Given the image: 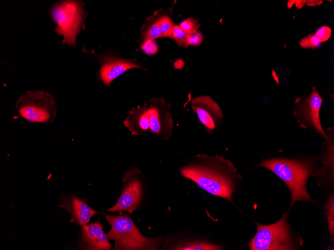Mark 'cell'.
<instances>
[{"label":"cell","instance_id":"1","mask_svg":"<svg viewBox=\"0 0 334 250\" xmlns=\"http://www.w3.org/2000/svg\"><path fill=\"white\" fill-rule=\"evenodd\" d=\"M196 158L195 162L181 169L182 176L209 193L232 202L236 183L242 178L232 163L218 155L200 154Z\"/></svg>","mask_w":334,"mask_h":250},{"label":"cell","instance_id":"2","mask_svg":"<svg viewBox=\"0 0 334 250\" xmlns=\"http://www.w3.org/2000/svg\"><path fill=\"white\" fill-rule=\"evenodd\" d=\"M316 160V158H270L262 160L256 167L270 170L286 183L291 194V209L297 201L312 202L306 183L310 176L314 174V164Z\"/></svg>","mask_w":334,"mask_h":250},{"label":"cell","instance_id":"3","mask_svg":"<svg viewBox=\"0 0 334 250\" xmlns=\"http://www.w3.org/2000/svg\"><path fill=\"white\" fill-rule=\"evenodd\" d=\"M84 6L82 1L74 0H60L52 5L50 16L56 25V33L63 37L62 44L76 46L77 35L82 29H85L84 20L88 13Z\"/></svg>","mask_w":334,"mask_h":250},{"label":"cell","instance_id":"4","mask_svg":"<svg viewBox=\"0 0 334 250\" xmlns=\"http://www.w3.org/2000/svg\"><path fill=\"white\" fill-rule=\"evenodd\" d=\"M106 219L111 229L107 234L108 240L115 241L114 250H155L160 241L143 236L126 215H106Z\"/></svg>","mask_w":334,"mask_h":250},{"label":"cell","instance_id":"5","mask_svg":"<svg viewBox=\"0 0 334 250\" xmlns=\"http://www.w3.org/2000/svg\"><path fill=\"white\" fill-rule=\"evenodd\" d=\"M18 114L32 123H46L56 117L57 106L54 98L44 90H29L22 94L15 103Z\"/></svg>","mask_w":334,"mask_h":250},{"label":"cell","instance_id":"6","mask_svg":"<svg viewBox=\"0 0 334 250\" xmlns=\"http://www.w3.org/2000/svg\"><path fill=\"white\" fill-rule=\"evenodd\" d=\"M287 214L276 223L270 225L256 224L258 230L249 243L252 250H295L296 245L286 221Z\"/></svg>","mask_w":334,"mask_h":250},{"label":"cell","instance_id":"7","mask_svg":"<svg viewBox=\"0 0 334 250\" xmlns=\"http://www.w3.org/2000/svg\"><path fill=\"white\" fill-rule=\"evenodd\" d=\"M322 102V98L314 86L310 93L296 99L293 114L301 128L313 130L325 138L326 135L322 128L320 116Z\"/></svg>","mask_w":334,"mask_h":250},{"label":"cell","instance_id":"8","mask_svg":"<svg viewBox=\"0 0 334 250\" xmlns=\"http://www.w3.org/2000/svg\"><path fill=\"white\" fill-rule=\"evenodd\" d=\"M144 104L150 122L149 130L160 138L170 139L174 128L172 105L162 98H152Z\"/></svg>","mask_w":334,"mask_h":250},{"label":"cell","instance_id":"9","mask_svg":"<svg viewBox=\"0 0 334 250\" xmlns=\"http://www.w3.org/2000/svg\"><path fill=\"white\" fill-rule=\"evenodd\" d=\"M190 103L192 110L208 134L220 129L224 122L222 111L210 96H198L193 98Z\"/></svg>","mask_w":334,"mask_h":250},{"label":"cell","instance_id":"10","mask_svg":"<svg viewBox=\"0 0 334 250\" xmlns=\"http://www.w3.org/2000/svg\"><path fill=\"white\" fill-rule=\"evenodd\" d=\"M96 55L100 64V78L108 87L114 80L126 70L134 68H142L132 61L118 58L110 53Z\"/></svg>","mask_w":334,"mask_h":250},{"label":"cell","instance_id":"11","mask_svg":"<svg viewBox=\"0 0 334 250\" xmlns=\"http://www.w3.org/2000/svg\"><path fill=\"white\" fill-rule=\"evenodd\" d=\"M62 202L57 206L70 213V223H75L83 227L90 222V218L100 213L91 208L85 201L74 196L62 194L60 196Z\"/></svg>","mask_w":334,"mask_h":250},{"label":"cell","instance_id":"12","mask_svg":"<svg viewBox=\"0 0 334 250\" xmlns=\"http://www.w3.org/2000/svg\"><path fill=\"white\" fill-rule=\"evenodd\" d=\"M142 185L138 178H132L126 186L116 203L107 210L113 213H132L138 207L142 198Z\"/></svg>","mask_w":334,"mask_h":250},{"label":"cell","instance_id":"13","mask_svg":"<svg viewBox=\"0 0 334 250\" xmlns=\"http://www.w3.org/2000/svg\"><path fill=\"white\" fill-rule=\"evenodd\" d=\"M78 246L84 250H109L112 248L100 220L82 227Z\"/></svg>","mask_w":334,"mask_h":250},{"label":"cell","instance_id":"14","mask_svg":"<svg viewBox=\"0 0 334 250\" xmlns=\"http://www.w3.org/2000/svg\"><path fill=\"white\" fill-rule=\"evenodd\" d=\"M124 125L132 135H142L150 130V122L145 104L138 106L128 112L124 121Z\"/></svg>","mask_w":334,"mask_h":250},{"label":"cell","instance_id":"15","mask_svg":"<svg viewBox=\"0 0 334 250\" xmlns=\"http://www.w3.org/2000/svg\"><path fill=\"white\" fill-rule=\"evenodd\" d=\"M324 132L326 137L322 146L324 152L322 157V167L314 174L318 177V180L322 177L327 176L326 178L330 181L331 175L333 176L331 171H334V128L329 127Z\"/></svg>","mask_w":334,"mask_h":250},{"label":"cell","instance_id":"16","mask_svg":"<svg viewBox=\"0 0 334 250\" xmlns=\"http://www.w3.org/2000/svg\"><path fill=\"white\" fill-rule=\"evenodd\" d=\"M174 26V23L170 18L164 16L148 26L144 35V41L154 40L162 37H171Z\"/></svg>","mask_w":334,"mask_h":250},{"label":"cell","instance_id":"17","mask_svg":"<svg viewBox=\"0 0 334 250\" xmlns=\"http://www.w3.org/2000/svg\"><path fill=\"white\" fill-rule=\"evenodd\" d=\"M331 29L327 26L320 27L315 33H311L302 38L300 42L301 47L304 48H316L320 43L328 39L331 35Z\"/></svg>","mask_w":334,"mask_h":250},{"label":"cell","instance_id":"18","mask_svg":"<svg viewBox=\"0 0 334 250\" xmlns=\"http://www.w3.org/2000/svg\"><path fill=\"white\" fill-rule=\"evenodd\" d=\"M175 250H220L219 246L204 242H192L178 245Z\"/></svg>","mask_w":334,"mask_h":250},{"label":"cell","instance_id":"19","mask_svg":"<svg viewBox=\"0 0 334 250\" xmlns=\"http://www.w3.org/2000/svg\"><path fill=\"white\" fill-rule=\"evenodd\" d=\"M326 214L328 224V229L332 236V242L333 243L334 236V196L332 194L326 204Z\"/></svg>","mask_w":334,"mask_h":250},{"label":"cell","instance_id":"20","mask_svg":"<svg viewBox=\"0 0 334 250\" xmlns=\"http://www.w3.org/2000/svg\"><path fill=\"white\" fill-rule=\"evenodd\" d=\"M188 34L180 25H174L171 37L175 40L179 46L188 47Z\"/></svg>","mask_w":334,"mask_h":250},{"label":"cell","instance_id":"21","mask_svg":"<svg viewBox=\"0 0 334 250\" xmlns=\"http://www.w3.org/2000/svg\"><path fill=\"white\" fill-rule=\"evenodd\" d=\"M180 26L188 34H190L197 31L200 24L198 20L192 17H190L183 20L180 23Z\"/></svg>","mask_w":334,"mask_h":250},{"label":"cell","instance_id":"22","mask_svg":"<svg viewBox=\"0 0 334 250\" xmlns=\"http://www.w3.org/2000/svg\"><path fill=\"white\" fill-rule=\"evenodd\" d=\"M202 34L199 30L192 33L188 34L187 39L188 45H198L202 43Z\"/></svg>","mask_w":334,"mask_h":250},{"label":"cell","instance_id":"23","mask_svg":"<svg viewBox=\"0 0 334 250\" xmlns=\"http://www.w3.org/2000/svg\"><path fill=\"white\" fill-rule=\"evenodd\" d=\"M142 49L148 54H152L158 50V45L154 40H147L144 41L142 46Z\"/></svg>","mask_w":334,"mask_h":250},{"label":"cell","instance_id":"24","mask_svg":"<svg viewBox=\"0 0 334 250\" xmlns=\"http://www.w3.org/2000/svg\"><path fill=\"white\" fill-rule=\"evenodd\" d=\"M322 2V1L319 0H292L288 2V6L292 7L294 4H296L298 8H300V6H302L304 3H306L309 5H318Z\"/></svg>","mask_w":334,"mask_h":250}]
</instances>
